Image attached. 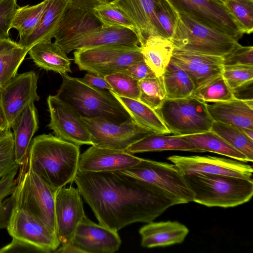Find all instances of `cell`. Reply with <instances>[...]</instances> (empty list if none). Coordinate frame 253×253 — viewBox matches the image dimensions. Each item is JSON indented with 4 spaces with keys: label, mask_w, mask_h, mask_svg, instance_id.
Returning <instances> with one entry per match:
<instances>
[{
    "label": "cell",
    "mask_w": 253,
    "mask_h": 253,
    "mask_svg": "<svg viewBox=\"0 0 253 253\" xmlns=\"http://www.w3.org/2000/svg\"><path fill=\"white\" fill-rule=\"evenodd\" d=\"M139 233L141 237V246L152 248L182 243L189 229L177 221H152L142 226Z\"/></svg>",
    "instance_id": "cell-23"
},
{
    "label": "cell",
    "mask_w": 253,
    "mask_h": 253,
    "mask_svg": "<svg viewBox=\"0 0 253 253\" xmlns=\"http://www.w3.org/2000/svg\"><path fill=\"white\" fill-rule=\"evenodd\" d=\"M38 80L33 71L17 74L0 90V104L8 128L27 104L39 100Z\"/></svg>",
    "instance_id": "cell-15"
},
{
    "label": "cell",
    "mask_w": 253,
    "mask_h": 253,
    "mask_svg": "<svg viewBox=\"0 0 253 253\" xmlns=\"http://www.w3.org/2000/svg\"><path fill=\"white\" fill-rule=\"evenodd\" d=\"M60 75L62 83L56 95L82 118L103 119L116 124L132 120L111 90L94 88L67 74Z\"/></svg>",
    "instance_id": "cell-3"
},
{
    "label": "cell",
    "mask_w": 253,
    "mask_h": 253,
    "mask_svg": "<svg viewBox=\"0 0 253 253\" xmlns=\"http://www.w3.org/2000/svg\"><path fill=\"white\" fill-rule=\"evenodd\" d=\"M19 169L16 186L11 195L13 206L34 215L56 233L55 203L58 190L47 185L30 169L27 159Z\"/></svg>",
    "instance_id": "cell-6"
},
{
    "label": "cell",
    "mask_w": 253,
    "mask_h": 253,
    "mask_svg": "<svg viewBox=\"0 0 253 253\" xmlns=\"http://www.w3.org/2000/svg\"><path fill=\"white\" fill-rule=\"evenodd\" d=\"M167 0L178 12L190 15L237 41L244 35L222 3L213 0Z\"/></svg>",
    "instance_id": "cell-13"
},
{
    "label": "cell",
    "mask_w": 253,
    "mask_h": 253,
    "mask_svg": "<svg viewBox=\"0 0 253 253\" xmlns=\"http://www.w3.org/2000/svg\"><path fill=\"white\" fill-rule=\"evenodd\" d=\"M156 16L167 38H171L177 16V11L167 0H156Z\"/></svg>",
    "instance_id": "cell-43"
},
{
    "label": "cell",
    "mask_w": 253,
    "mask_h": 253,
    "mask_svg": "<svg viewBox=\"0 0 253 253\" xmlns=\"http://www.w3.org/2000/svg\"><path fill=\"white\" fill-rule=\"evenodd\" d=\"M171 60L180 67L192 80L195 89L222 74L223 57L174 49Z\"/></svg>",
    "instance_id": "cell-20"
},
{
    "label": "cell",
    "mask_w": 253,
    "mask_h": 253,
    "mask_svg": "<svg viewBox=\"0 0 253 253\" xmlns=\"http://www.w3.org/2000/svg\"><path fill=\"white\" fill-rule=\"evenodd\" d=\"M58 253H81L79 249L71 242L61 245L60 247L54 252Z\"/></svg>",
    "instance_id": "cell-52"
},
{
    "label": "cell",
    "mask_w": 253,
    "mask_h": 253,
    "mask_svg": "<svg viewBox=\"0 0 253 253\" xmlns=\"http://www.w3.org/2000/svg\"><path fill=\"white\" fill-rule=\"evenodd\" d=\"M43 253L38 247L28 243L12 238L10 243L0 249V253Z\"/></svg>",
    "instance_id": "cell-48"
},
{
    "label": "cell",
    "mask_w": 253,
    "mask_h": 253,
    "mask_svg": "<svg viewBox=\"0 0 253 253\" xmlns=\"http://www.w3.org/2000/svg\"><path fill=\"white\" fill-rule=\"evenodd\" d=\"M19 6L17 0H0V39L9 38V32Z\"/></svg>",
    "instance_id": "cell-45"
},
{
    "label": "cell",
    "mask_w": 253,
    "mask_h": 253,
    "mask_svg": "<svg viewBox=\"0 0 253 253\" xmlns=\"http://www.w3.org/2000/svg\"><path fill=\"white\" fill-rule=\"evenodd\" d=\"M162 76L168 99L186 97L191 95L195 90L188 75L171 60Z\"/></svg>",
    "instance_id": "cell-33"
},
{
    "label": "cell",
    "mask_w": 253,
    "mask_h": 253,
    "mask_svg": "<svg viewBox=\"0 0 253 253\" xmlns=\"http://www.w3.org/2000/svg\"><path fill=\"white\" fill-rule=\"evenodd\" d=\"M6 228L12 238L33 245L43 253L54 252L60 245L55 231L20 208L13 207Z\"/></svg>",
    "instance_id": "cell-11"
},
{
    "label": "cell",
    "mask_w": 253,
    "mask_h": 253,
    "mask_svg": "<svg viewBox=\"0 0 253 253\" xmlns=\"http://www.w3.org/2000/svg\"><path fill=\"white\" fill-rule=\"evenodd\" d=\"M71 241L81 253H114L121 244L117 231L92 222L86 216L78 225Z\"/></svg>",
    "instance_id": "cell-17"
},
{
    "label": "cell",
    "mask_w": 253,
    "mask_h": 253,
    "mask_svg": "<svg viewBox=\"0 0 253 253\" xmlns=\"http://www.w3.org/2000/svg\"><path fill=\"white\" fill-rule=\"evenodd\" d=\"M28 53L36 65L44 70L60 74L72 72L67 53L54 42H39L29 49Z\"/></svg>",
    "instance_id": "cell-27"
},
{
    "label": "cell",
    "mask_w": 253,
    "mask_h": 253,
    "mask_svg": "<svg viewBox=\"0 0 253 253\" xmlns=\"http://www.w3.org/2000/svg\"><path fill=\"white\" fill-rule=\"evenodd\" d=\"M110 45L140 46L137 33L119 26H101L60 46L66 53L73 50Z\"/></svg>",
    "instance_id": "cell-18"
},
{
    "label": "cell",
    "mask_w": 253,
    "mask_h": 253,
    "mask_svg": "<svg viewBox=\"0 0 253 253\" xmlns=\"http://www.w3.org/2000/svg\"><path fill=\"white\" fill-rule=\"evenodd\" d=\"M207 107L213 122L253 129V101L233 98L207 104Z\"/></svg>",
    "instance_id": "cell-24"
},
{
    "label": "cell",
    "mask_w": 253,
    "mask_h": 253,
    "mask_svg": "<svg viewBox=\"0 0 253 253\" xmlns=\"http://www.w3.org/2000/svg\"><path fill=\"white\" fill-rule=\"evenodd\" d=\"M84 82L96 88L112 90V87L104 77L99 75L87 72L84 77L80 78Z\"/></svg>",
    "instance_id": "cell-49"
},
{
    "label": "cell",
    "mask_w": 253,
    "mask_h": 253,
    "mask_svg": "<svg viewBox=\"0 0 253 253\" xmlns=\"http://www.w3.org/2000/svg\"><path fill=\"white\" fill-rule=\"evenodd\" d=\"M19 168L0 178V229L6 228L8 223L13 202L11 195L16 186V176Z\"/></svg>",
    "instance_id": "cell-39"
},
{
    "label": "cell",
    "mask_w": 253,
    "mask_h": 253,
    "mask_svg": "<svg viewBox=\"0 0 253 253\" xmlns=\"http://www.w3.org/2000/svg\"><path fill=\"white\" fill-rule=\"evenodd\" d=\"M92 11L103 26L123 27L136 32L132 21L112 2L97 6Z\"/></svg>",
    "instance_id": "cell-40"
},
{
    "label": "cell",
    "mask_w": 253,
    "mask_h": 253,
    "mask_svg": "<svg viewBox=\"0 0 253 253\" xmlns=\"http://www.w3.org/2000/svg\"><path fill=\"white\" fill-rule=\"evenodd\" d=\"M28 51L9 38L0 39V90L17 74Z\"/></svg>",
    "instance_id": "cell-31"
},
{
    "label": "cell",
    "mask_w": 253,
    "mask_h": 253,
    "mask_svg": "<svg viewBox=\"0 0 253 253\" xmlns=\"http://www.w3.org/2000/svg\"><path fill=\"white\" fill-rule=\"evenodd\" d=\"M223 59V66L253 65V47L239 44Z\"/></svg>",
    "instance_id": "cell-46"
},
{
    "label": "cell",
    "mask_w": 253,
    "mask_h": 253,
    "mask_svg": "<svg viewBox=\"0 0 253 253\" xmlns=\"http://www.w3.org/2000/svg\"><path fill=\"white\" fill-rule=\"evenodd\" d=\"M139 100L156 110L167 98L163 76L139 81Z\"/></svg>",
    "instance_id": "cell-38"
},
{
    "label": "cell",
    "mask_w": 253,
    "mask_h": 253,
    "mask_svg": "<svg viewBox=\"0 0 253 253\" xmlns=\"http://www.w3.org/2000/svg\"><path fill=\"white\" fill-rule=\"evenodd\" d=\"M223 4L243 34L253 31V0H224Z\"/></svg>",
    "instance_id": "cell-37"
},
{
    "label": "cell",
    "mask_w": 253,
    "mask_h": 253,
    "mask_svg": "<svg viewBox=\"0 0 253 253\" xmlns=\"http://www.w3.org/2000/svg\"><path fill=\"white\" fill-rule=\"evenodd\" d=\"M207 103L193 95L166 98L155 111L170 133L185 135L211 130L213 121Z\"/></svg>",
    "instance_id": "cell-7"
},
{
    "label": "cell",
    "mask_w": 253,
    "mask_h": 253,
    "mask_svg": "<svg viewBox=\"0 0 253 253\" xmlns=\"http://www.w3.org/2000/svg\"></svg>",
    "instance_id": "cell-56"
},
{
    "label": "cell",
    "mask_w": 253,
    "mask_h": 253,
    "mask_svg": "<svg viewBox=\"0 0 253 253\" xmlns=\"http://www.w3.org/2000/svg\"><path fill=\"white\" fill-rule=\"evenodd\" d=\"M37 110L34 102L25 107L11 125L14 140L16 160L22 165L28 158L32 138L39 128Z\"/></svg>",
    "instance_id": "cell-25"
},
{
    "label": "cell",
    "mask_w": 253,
    "mask_h": 253,
    "mask_svg": "<svg viewBox=\"0 0 253 253\" xmlns=\"http://www.w3.org/2000/svg\"><path fill=\"white\" fill-rule=\"evenodd\" d=\"M140 46L144 61L157 77L162 76L174 49L171 41L160 35H151Z\"/></svg>",
    "instance_id": "cell-29"
},
{
    "label": "cell",
    "mask_w": 253,
    "mask_h": 253,
    "mask_svg": "<svg viewBox=\"0 0 253 253\" xmlns=\"http://www.w3.org/2000/svg\"><path fill=\"white\" fill-rule=\"evenodd\" d=\"M183 174L203 172L252 179L253 168L245 162L211 156L172 155L167 158Z\"/></svg>",
    "instance_id": "cell-14"
},
{
    "label": "cell",
    "mask_w": 253,
    "mask_h": 253,
    "mask_svg": "<svg viewBox=\"0 0 253 253\" xmlns=\"http://www.w3.org/2000/svg\"><path fill=\"white\" fill-rule=\"evenodd\" d=\"M116 94L128 98L139 100V81L126 73H116L104 77Z\"/></svg>",
    "instance_id": "cell-41"
},
{
    "label": "cell",
    "mask_w": 253,
    "mask_h": 253,
    "mask_svg": "<svg viewBox=\"0 0 253 253\" xmlns=\"http://www.w3.org/2000/svg\"><path fill=\"white\" fill-rule=\"evenodd\" d=\"M48 0H44L34 5L19 7L13 18L11 28L18 32L19 40L32 34L39 24L47 4Z\"/></svg>",
    "instance_id": "cell-34"
},
{
    "label": "cell",
    "mask_w": 253,
    "mask_h": 253,
    "mask_svg": "<svg viewBox=\"0 0 253 253\" xmlns=\"http://www.w3.org/2000/svg\"><path fill=\"white\" fill-rule=\"evenodd\" d=\"M231 90L234 98L243 101H253V80Z\"/></svg>",
    "instance_id": "cell-50"
},
{
    "label": "cell",
    "mask_w": 253,
    "mask_h": 253,
    "mask_svg": "<svg viewBox=\"0 0 253 253\" xmlns=\"http://www.w3.org/2000/svg\"><path fill=\"white\" fill-rule=\"evenodd\" d=\"M73 181L99 224L117 232L131 223L153 221L181 204L158 187L118 170L78 169Z\"/></svg>",
    "instance_id": "cell-1"
},
{
    "label": "cell",
    "mask_w": 253,
    "mask_h": 253,
    "mask_svg": "<svg viewBox=\"0 0 253 253\" xmlns=\"http://www.w3.org/2000/svg\"><path fill=\"white\" fill-rule=\"evenodd\" d=\"M102 25L91 10L71 4L60 22L54 42L61 46Z\"/></svg>",
    "instance_id": "cell-22"
},
{
    "label": "cell",
    "mask_w": 253,
    "mask_h": 253,
    "mask_svg": "<svg viewBox=\"0 0 253 253\" xmlns=\"http://www.w3.org/2000/svg\"><path fill=\"white\" fill-rule=\"evenodd\" d=\"M118 171L158 187L181 204L193 202V192L174 164L142 158L136 165Z\"/></svg>",
    "instance_id": "cell-9"
},
{
    "label": "cell",
    "mask_w": 253,
    "mask_h": 253,
    "mask_svg": "<svg viewBox=\"0 0 253 253\" xmlns=\"http://www.w3.org/2000/svg\"><path fill=\"white\" fill-rule=\"evenodd\" d=\"M112 93L138 125L153 133H170L155 110L139 100L120 96Z\"/></svg>",
    "instance_id": "cell-30"
},
{
    "label": "cell",
    "mask_w": 253,
    "mask_h": 253,
    "mask_svg": "<svg viewBox=\"0 0 253 253\" xmlns=\"http://www.w3.org/2000/svg\"><path fill=\"white\" fill-rule=\"evenodd\" d=\"M141 159L126 151L92 145L80 154L78 169L94 172L121 170L136 165Z\"/></svg>",
    "instance_id": "cell-19"
},
{
    "label": "cell",
    "mask_w": 253,
    "mask_h": 253,
    "mask_svg": "<svg viewBox=\"0 0 253 253\" xmlns=\"http://www.w3.org/2000/svg\"><path fill=\"white\" fill-rule=\"evenodd\" d=\"M83 119L92 145L99 147L126 151L132 144L153 133L133 120L116 124L103 119Z\"/></svg>",
    "instance_id": "cell-10"
},
{
    "label": "cell",
    "mask_w": 253,
    "mask_h": 253,
    "mask_svg": "<svg viewBox=\"0 0 253 253\" xmlns=\"http://www.w3.org/2000/svg\"><path fill=\"white\" fill-rule=\"evenodd\" d=\"M80 156V146L51 134H42L32 139L27 163L45 183L58 190L74 181Z\"/></svg>",
    "instance_id": "cell-2"
},
{
    "label": "cell",
    "mask_w": 253,
    "mask_h": 253,
    "mask_svg": "<svg viewBox=\"0 0 253 253\" xmlns=\"http://www.w3.org/2000/svg\"><path fill=\"white\" fill-rule=\"evenodd\" d=\"M179 136L194 145L202 153L210 152L224 155L239 161L245 163L249 162L245 155L211 130L196 134Z\"/></svg>",
    "instance_id": "cell-32"
},
{
    "label": "cell",
    "mask_w": 253,
    "mask_h": 253,
    "mask_svg": "<svg viewBox=\"0 0 253 253\" xmlns=\"http://www.w3.org/2000/svg\"><path fill=\"white\" fill-rule=\"evenodd\" d=\"M193 192V202L208 207H234L249 202L253 181L224 175L194 172L184 175Z\"/></svg>",
    "instance_id": "cell-4"
},
{
    "label": "cell",
    "mask_w": 253,
    "mask_h": 253,
    "mask_svg": "<svg viewBox=\"0 0 253 253\" xmlns=\"http://www.w3.org/2000/svg\"><path fill=\"white\" fill-rule=\"evenodd\" d=\"M211 130L245 155L249 162H253V140L247 136L240 127L213 122Z\"/></svg>",
    "instance_id": "cell-35"
},
{
    "label": "cell",
    "mask_w": 253,
    "mask_h": 253,
    "mask_svg": "<svg viewBox=\"0 0 253 253\" xmlns=\"http://www.w3.org/2000/svg\"><path fill=\"white\" fill-rule=\"evenodd\" d=\"M222 76L232 89L253 80V65L223 66Z\"/></svg>",
    "instance_id": "cell-44"
},
{
    "label": "cell",
    "mask_w": 253,
    "mask_h": 253,
    "mask_svg": "<svg viewBox=\"0 0 253 253\" xmlns=\"http://www.w3.org/2000/svg\"><path fill=\"white\" fill-rule=\"evenodd\" d=\"M184 151L202 153L194 145L179 135L152 133L132 144L126 150L133 154L137 153L162 151Z\"/></svg>",
    "instance_id": "cell-28"
},
{
    "label": "cell",
    "mask_w": 253,
    "mask_h": 253,
    "mask_svg": "<svg viewBox=\"0 0 253 253\" xmlns=\"http://www.w3.org/2000/svg\"><path fill=\"white\" fill-rule=\"evenodd\" d=\"M85 216L78 188L64 186L57 190L55 216L56 233L60 245L71 241L78 225Z\"/></svg>",
    "instance_id": "cell-16"
},
{
    "label": "cell",
    "mask_w": 253,
    "mask_h": 253,
    "mask_svg": "<svg viewBox=\"0 0 253 253\" xmlns=\"http://www.w3.org/2000/svg\"><path fill=\"white\" fill-rule=\"evenodd\" d=\"M192 95L205 102L224 101L234 98L222 74L195 89Z\"/></svg>",
    "instance_id": "cell-36"
},
{
    "label": "cell",
    "mask_w": 253,
    "mask_h": 253,
    "mask_svg": "<svg viewBox=\"0 0 253 253\" xmlns=\"http://www.w3.org/2000/svg\"><path fill=\"white\" fill-rule=\"evenodd\" d=\"M114 0H71V4L79 7L92 10L97 6L111 2Z\"/></svg>",
    "instance_id": "cell-51"
},
{
    "label": "cell",
    "mask_w": 253,
    "mask_h": 253,
    "mask_svg": "<svg viewBox=\"0 0 253 253\" xmlns=\"http://www.w3.org/2000/svg\"><path fill=\"white\" fill-rule=\"evenodd\" d=\"M112 2L135 25L140 46L151 35L167 38L156 16V0H114Z\"/></svg>",
    "instance_id": "cell-21"
},
{
    "label": "cell",
    "mask_w": 253,
    "mask_h": 253,
    "mask_svg": "<svg viewBox=\"0 0 253 253\" xmlns=\"http://www.w3.org/2000/svg\"><path fill=\"white\" fill-rule=\"evenodd\" d=\"M243 132L250 138L253 140V129L249 128H241Z\"/></svg>",
    "instance_id": "cell-54"
},
{
    "label": "cell",
    "mask_w": 253,
    "mask_h": 253,
    "mask_svg": "<svg viewBox=\"0 0 253 253\" xmlns=\"http://www.w3.org/2000/svg\"><path fill=\"white\" fill-rule=\"evenodd\" d=\"M71 0H48L45 10L33 32L18 43L29 49L36 43L51 41Z\"/></svg>",
    "instance_id": "cell-26"
},
{
    "label": "cell",
    "mask_w": 253,
    "mask_h": 253,
    "mask_svg": "<svg viewBox=\"0 0 253 253\" xmlns=\"http://www.w3.org/2000/svg\"><path fill=\"white\" fill-rule=\"evenodd\" d=\"M75 63L82 71L103 77L125 73L131 64L144 60L140 46L110 45L75 50Z\"/></svg>",
    "instance_id": "cell-8"
},
{
    "label": "cell",
    "mask_w": 253,
    "mask_h": 253,
    "mask_svg": "<svg viewBox=\"0 0 253 253\" xmlns=\"http://www.w3.org/2000/svg\"><path fill=\"white\" fill-rule=\"evenodd\" d=\"M19 167L16 160L13 133L8 128L0 137V178Z\"/></svg>",
    "instance_id": "cell-42"
},
{
    "label": "cell",
    "mask_w": 253,
    "mask_h": 253,
    "mask_svg": "<svg viewBox=\"0 0 253 253\" xmlns=\"http://www.w3.org/2000/svg\"><path fill=\"white\" fill-rule=\"evenodd\" d=\"M50 122L47 125L56 137L80 146L91 145L90 133L81 115L56 95L47 98Z\"/></svg>",
    "instance_id": "cell-12"
},
{
    "label": "cell",
    "mask_w": 253,
    "mask_h": 253,
    "mask_svg": "<svg viewBox=\"0 0 253 253\" xmlns=\"http://www.w3.org/2000/svg\"><path fill=\"white\" fill-rule=\"evenodd\" d=\"M169 40L176 50L222 57L239 44L228 34L178 12Z\"/></svg>",
    "instance_id": "cell-5"
},
{
    "label": "cell",
    "mask_w": 253,
    "mask_h": 253,
    "mask_svg": "<svg viewBox=\"0 0 253 253\" xmlns=\"http://www.w3.org/2000/svg\"><path fill=\"white\" fill-rule=\"evenodd\" d=\"M8 128L7 123L4 114L0 104V129H7Z\"/></svg>",
    "instance_id": "cell-53"
},
{
    "label": "cell",
    "mask_w": 253,
    "mask_h": 253,
    "mask_svg": "<svg viewBox=\"0 0 253 253\" xmlns=\"http://www.w3.org/2000/svg\"><path fill=\"white\" fill-rule=\"evenodd\" d=\"M213 0L216 1L217 2H219L223 3V0Z\"/></svg>",
    "instance_id": "cell-55"
},
{
    "label": "cell",
    "mask_w": 253,
    "mask_h": 253,
    "mask_svg": "<svg viewBox=\"0 0 253 253\" xmlns=\"http://www.w3.org/2000/svg\"><path fill=\"white\" fill-rule=\"evenodd\" d=\"M126 74L138 81L156 77L155 73L144 60L130 65L126 70Z\"/></svg>",
    "instance_id": "cell-47"
}]
</instances>
